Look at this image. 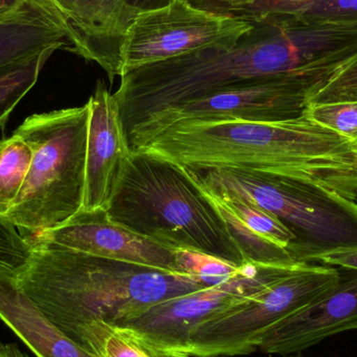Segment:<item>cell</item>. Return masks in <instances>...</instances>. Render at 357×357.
Segmentation results:
<instances>
[{
  "label": "cell",
  "mask_w": 357,
  "mask_h": 357,
  "mask_svg": "<svg viewBox=\"0 0 357 357\" xmlns=\"http://www.w3.org/2000/svg\"><path fill=\"white\" fill-rule=\"evenodd\" d=\"M341 277L335 266H299L199 324L190 337V357L243 356L257 351L274 327L322 298Z\"/></svg>",
  "instance_id": "obj_7"
},
{
  "label": "cell",
  "mask_w": 357,
  "mask_h": 357,
  "mask_svg": "<svg viewBox=\"0 0 357 357\" xmlns=\"http://www.w3.org/2000/svg\"><path fill=\"white\" fill-rule=\"evenodd\" d=\"M222 357H239V356H222Z\"/></svg>",
  "instance_id": "obj_32"
},
{
  "label": "cell",
  "mask_w": 357,
  "mask_h": 357,
  "mask_svg": "<svg viewBox=\"0 0 357 357\" xmlns=\"http://www.w3.org/2000/svg\"><path fill=\"white\" fill-rule=\"evenodd\" d=\"M197 8L241 19L289 18L305 0H189Z\"/></svg>",
  "instance_id": "obj_21"
},
{
  "label": "cell",
  "mask_w": 357,
  "mask_h": 357,
  "mask_svg": "<svg viewBox=\"0 0 357 357\" xmlns=\"http://www.w3.org/2000/svg\"><path fill=\"white\" fill-rule=\"evenodd\" d=\"M138 151L182 167L295 178L357 199V142L305 114L281 121H183Z\"/></svg>",
  "instance_id": "obj_2"
},
{
  "label": "cell",
  "mask_w": 357,
  "mask_h": 357,
  "mask_svg": "<svg viewBox=\"0 0 357 357\" xmlns=\"http://www.w3.org/2000/svg\"><path fill=\"white\" fill-rule=\"evenodd\" d=\"M184 169L203 188L245 197L274 214L295 235L289 251L301 264L357 250L356 201L295 178L218 167Z\"/></svg>",
  "instance_id": "obj_6"
},
{
  "label": "cell",
  "mask_w": 357,
  "mask_h": 357,
  "mask_svg": "<svg viewBox=\"0 0 357 357\" xmlns=\"http://www.w3.org/2000/svg\"><path fill=\"white\" fill-rule=\"evenodd\" d=\"M252 26L247 19L197 8L189 0H173L163 8L144 10L128 33L123 75L203 48L233 45Z\"/></svg>",
  "instance_id": "obj_10"
},
{
  "label": "cell",
  "mask_w": 357,
  "mask_h": 357,
  "mask_svg": "<svg viewBox=\"0 0 357 357\" xmlns=\"http://www.w3.org/2000/svg\"><path fill=\"white\" fill-rule=\"evenodd\" d=\"M73 29L66 50L100 65L111 83L123 75V48L142 10L123 0H54Z\"/></svg>",
  "instance_id": "obj_13"
},
{
  "label": "cell",
  "mask_w": 357,
  "mask_h": 357,
  "mask_svg": "<svg viewBox=\"0 0 357 357\" xmlns=\"http://www.w3.org/2000/svg\"><path fill=\"white\" fill-rule=\"evenodd\" d=\"M31 146L19 136L0 139V214H4L18 195L31 167Z\"/></svg>",
  "instance_id": "obj_19"
},
{
  "label": "cell",
  "mask_w": 357,
  "mask_h": 357,
  "mask_svg": "<svg viewBox=\"0 0 357 357\" xmlns=\"http://www.w3.org/2000/svg\"><path fill=\"white\" fill-rule=\"evenodd\" d=\"M318 262L329 266H339L346 270L357 272V250H349V251L335 252L323 256Z\"/></svg>",
  "instance_id": "obj_28"
},
{
  "label": "cell",
  "mask_w": 357,
  "mask_h": 357,
  "mask_svg": "<svg viewBox=\"0 0 357 357\" xmlns=\"http://www.w3.org/2000/svg\"><path fill=\"white\" fill-rule=\"evenodd\" d=\"M331 75L305 71L256 79L181 102L138 126L129 136L131 152L167 128L183 121H281L303 116L310 94Z\"/></svg>",
  "instance_id": "obj_8"
},
{
  "label": "cell",
  "mask_w": 357,
  "mask_h": 357,
  "mask_svg": "<svg viewBox=\"0 0 357 357\" xmlns=\"http://www.w3.org/2000/svg\"><path fill=\"white\" fill-rule=\"evenodd\" d=\"M216 195L245 226L249 227L258 234L266 237L281 247L287 248V250L293 245L295 241V235L274 214L238 195Z\"/></svg>",
  "instance_id": "obj_20"
},
{
  "label": "cell",
  "mask_w": 357,
  "mask_h": 357,
  "mask_svg": "<svg viewBox=\"0 0 357 357\" xmlns=\"http://www.w3.org/2000/svg\"><path fill=\"white\" fill-rule=\"evenodd\" d=\"M247 20L253 26L233 45L203 48L123 75L113 96L127 138L181 102L256 79L331 69L356 45L354 26L341 21Z\"/></svg>",
  "instance_id": "obj_1"
},
{
  "label": "cell",
  "mask_w": 357,
  "mask_h": 357,
  "mask_svg": "<svg viewBox=\"0 0 357 357\" xmlns=\"http://www.w3.org/2000/svg\"><path fill=\"white\" fill-rule=\"evenodd\" d=\"M0 215H1V214H0Z\"/></svg>",
  "instance_id": "obj_34"
},
{
  "label": "cell",
  "mask_w": 357,
  "mask_h": 357,
  "mask_svg": "<svg viewBox=\"0 0 357 357\" xmlns=\"http://www.w3.org/2000/svg\"><path fill=\"white\" fill-rule=\"evenodd\" d=\"M73 29L54 0L0 3V68L70 45Z\"/></svg>",
  "instance_id": "obj_15"
},
{
  "label": "cell",
  "mask_w": 357,
  "mask_h": 357,
  "mask_svg": "<svg viewBox=\"0 0 357 357\" xmlns=\"http://www.w3.org/2000/svg\"><path fill=\"white\" fill-rule=\"evenodd\" d=\"M0 357H29L26 354L21 351L15 344L0 345Z\"/></svg>",
  "instance_id": "obj_30"
},
{
  "label": "cell",
  "mask_w": 357,
  "mask_h": 357,
  "mask_svg": "<svg viewBox=\"0 0 357 357\" xmlns=\"http://www.w3.org/2000/svg\"><path fill=\"white\" fill-rule=\"evenodd\" d=\"M337 102H357V54L310 94L308 105Z\"/></svg>",
  "instance_id": "obj_25"
},
{
  "label": "cell",
  "mask_w": 357,
  "mask_h": 357,
  "mask_svg": "<svg viewBox=\"0 0 357 357\" xmlns=\"http://www.w3.org/2000/svg\"><path fill=\"white\" fill-rule=\"evenodd\" d=\"M205 189V188H204ZM210 199L215 204L224 218L229 231L238 245L248 264L273 268H297L301 262L289 253L287 248L277 245L274 241L258 234L255 231L245 226L226 205L224 202L210 191L206 190Z\"/></svg>",
  "instance_id": "obj_17"
},
{
  "label": "cell",
  "mask_w": 357,
  "mask_h": 357,
  "mask_svg": "<svg viewBox=\"0 0 357 357\" xmlns=\"http://www.w3.org/2000/svg\"><path fill=\"white\" fill-rule=\"evenodd\" d=\"M126 3L131 6L132 8L144 12V10H156V8H163L171 3L173 0H123Z\"/></svg>",
  "instance_id": "obj_29"
},
{
  "label": "cell",
  "mask_w": 357,
  "mask_h": 357,
  "mask_svg": "<svg viewBox=\"0 0 357 357\" xmlns=\"http://www.w3.org/2000/svg\"><path fill=\"white\" fill-rule=\"evenodd\" d=\"M54 52L50 50L0 68V130L19 102L36 85L42 68Z\"/></svg>",
  "instance_id": "obj_18"
},
{
  "label": "cell",
  "mask_w": 357,
  "mask_h": 357,
  "mask_svg": "<svg viewBox=\"0 0 357 357\" xmlns=\"http://www.w3.org/2000/svg\"><path fill=\"white\" fill-rule=\"evenodd\" d=\"M31 245V262L15 280L17 287L54 326L88 352L100 323L121 325L155 304L207 289L188 275L48 243Z\"/></svg>",
  "instance_id": "obj_3"
},
{
  "label": "cell",
  "mask_w": 357,
  "mask_h": 357,
  "mask_svg": "<svg viewBox=\"0 0 357 357\" xmlns=\"http://www.w3.org/2000/svg\"><path fill=\"white\" fill-rule=\"evenodd\" d=\"M289 18L300 21H356L357 0H305Z\"/></svg>",
  "instance_id": "obj_27"
},
{
  "label": "cell",
  "mask_w": 357,
  "mask_h": 357,
  "mask_svg": "<svg viewBox=\"0 0 357 357\" xmlns=\"http://www.w3.org/2000/svg\"><path fill=\"white\" fill-rule=\"evenodd\" d=\"M305 115L319 125L357 142V102L310 104Z\"/></svg>",
  "instance_id": "obj_26"
},
{
  "label": "cell",
  "mask_w": 357,
  "mask_h": 357,
  "mask_svg": "<svg viewBox=\"0 0 357 357\" xmlns=\"http://www.w3.org/2000/svg\"><path fill=\"white\" fill-rule=\"evenodd\" d=\"M88 105L38 113L14 132L33 152L31 167L4 218L25 238L66 224L83 208L86 182Z\"/></svg>",
  "instance_id": "obj_5"
},
{
  "label": "cell",
  "mask_w": 357,
  "mask_h": 357,
  "mask_svg": "<svg viewBox=\"0 0 357 357\" xmlns=\"http://www.w3.org/2000/svg\"><path fill=\"white\" fill-rule=\"evenodd\" d=\"M90 354L98 357H160L119 326L100 323L92 335Z\"/></svg>",
  "instance_id": "obj_24"
},
{
  "label": "cell",
  "mask_w": 357,
  "mask_h": 357,
  "mask_svg": "<svg viewBox=\"0 0 357 357\" xmlns=\"http://www.w3.org/2000/svg\"><path fill=\"white\" fill-rule=\"evenodd\" d=\"M29 241L181 274L178 249L165 247L113 222L105 209L81 210L66 224Z\"/></svg>",
  "instance_id": "obj_11"
},
{
  "label": "cell",
  "mask_w": 357,
  "mask_h": 357,
  "mask_svg": "<svg viewBox=\"0 0 357 357\" xmlns=\"http://www.w3.org/2000/svg\"><path fill=\"white\" fill-rule=\"evenodd\" d=\"M357 329V272L341 277L337 285L307 307L272 329L258 350L293 356L337 333Z\"/></svg>",
  "instance_id": "obj_14"
},
{
  "label": "cell",
  "mask_w": 357,
  "mask_h": 357,
  "mask_svg": "<svg viewBox=\"0 0 357 357\" xmlns=\"http://www.w3.org/2000/svg\"><path fill=\"white\" fill-rule=\"evenodd\" d=\"M0 321L37 357H98L79 347L52 324L17 287L0 277Z\"/></svg>",
  "instance_id": "obj_16"
},
{
  "label": "cell",
  "mask_w": 357,
  "mask_h": 357,
  "mask_svg": "<svg viewBox=\"0 0 357 357\" xmlns=\"http://www.w3.org/2000/svg\"><path fill=\"white\" fill-rule=\"evenodd\" d=\"M177 261L181 274L193 277L205 287L227 282L241 274L247 266L237 268L207 254L190 250H178Z\"/></svg>",
  "instance_id": "obj_22"
},
{
  "label": "cell",
  "mask_w": 357,
  "mask_h": 357,
  "mask_svg": "<svg viewBox=\"0 0 357 357\" xmlns=\"http://www.w3.org/2000/svg\"><path fill=\"white\" fill-rule=\"evenodd\" d=\"M285 357H304V356H285Z\"/></svg>",
  "instance_id": "obj_31"
},
{
  "label": "cell",
  "mask_w": 357,
  "mask_h": 357,
  "mask_svg": "<svg viewBox=\"0 0 357 357\" xmlns=\"http://www.w3.org/2000/svg\"><path fill=\"white\" fill-rule=\"evenodd\" d=\"M106 211L113 222L165 247L248 266L205 189L169 159L132 153Z\"/></svg>",
  "instance_id": "obj_4"
},
{
  "label": "cell",
  "mask_w": 357,
  "mask_h": 357,
  "mask_svg": "<svg viewBox=\"0 0 357 357\" xmlns=\"http://www.w3.org/2000/svg\"><path fill=\"white\" fill-rule=\"evenodd\" d=\"M89 108L85 195L82 210L109 207L123 178L131 150L119 105L102 82L86 102Z\"/></svg>",
  "instance_id": "obj_12"
},
{
  "label": "cell",
  "mask_w": 357,
  "mask_h": 357,
  "mask_svg": "<svg viewBox=\"0 0 357 357\" xmlns=\"http://www.w3.org/2000/svg\"><path fill=\"white\" fill-rule=\"evenodd\" d=\"M4 0H0V3H1V2H3Z\"/></svg>",
  "instance_id": "obj_33"
},
{
  "label": "cell",
  "mask_w": 357,
  "mask_h": 357,
  "mask_svg": "<svg viewBox=\"0 0 357 357\" xmlns=\"http://www.w3.org/2000/svg\"><path fill=\"white\" fill-rule=\"evenodd\" d=\"M297 268L249 264L227 282L165 300L115 326L125 329L156 356L190 357V337L199 324L264 291Z\"/></svg>",
  "instance_id": "obj_9"
},
{
  "label": "cell",
  "mask_w": 357,
  "mask_h": 357,
  "mask_svg": "<svg viewBox=\"0 0 357 357\" xmlns=\"http://www.w3.org/2000/svg\"><path fill=\"white\" fill-rule=\"evenodd\" d=\"M33 253L31 241L0 215V277L16 280L29 266Z\"/></svg>",
  "instance_id": "obj_23"
}]
</instances>
